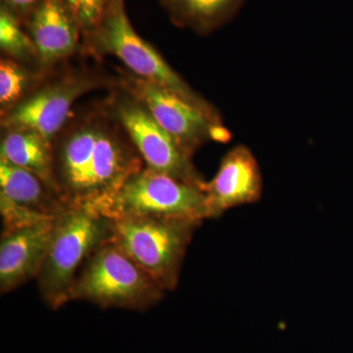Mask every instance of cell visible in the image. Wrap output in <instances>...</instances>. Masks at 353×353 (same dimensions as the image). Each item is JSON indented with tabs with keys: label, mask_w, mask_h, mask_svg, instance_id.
<instances>
[{
	"label": "cell",
	"mask_w": 353,
	"mask_h": 353,
	"mask_svg": "<svg viewBox=\"0 0 353 353\" xmlns=\"http://www.w3.org/2000/svg\"><path fill=\"white\" fill-rule=\"evenodd\" d=\"M80 27L83 43L97 32L114 0H64Z\"/></svg>",
	"instance_id": "obj_18"
},
{
	"label": "cell",
	"mask_w": 353,
	"mask_h": 353,
	"mask_svg": "<svg viewBox=\"0 0 353 353\" xmlns=\"http://www.w3.org/2000/svg\"><path fill=\"white\" fill-rule=\"evenodd\" d=\"M59 67L48 72L24 101L1 117V130H32L53 143L81 97L117 85V80L113 82L97 70Z\"/></svg>",
	"instance_id": "obj_7"
},
{
	"label": "cell",
	"mask_w": 353,
	"mask_h": 353,
	"mask_svg": "<svg viewBox=\"0 0 353 353\" xmlns=\"http://www.w3.org/2000/svg\"><path fill=\"white\" fill-rule=\"evenodd\" d=\"M0 50L2 57L41 70L38 51L24 24L3 6H0Z\"/></svg>",
	"instance_id": "obj_17"
},
{
	"label": "cell",
	"mask_w": 353,
	"mask_h": 353,
	"mask_svg": "<svg viewBox=\"0 0 353 353\" xmlns=\"http://www.w3.org/2000/svg\"><path fill=\"white\" fill-rule=\"evenodd\" d=\"M0 197L48 217H58L69 208L59 194L41 178L2 158Z\"/></svg>",
	"instance_id": "obj_13"
},
{
	"label": "cell",
	"mask_w": 353,
	"mask_h": 353,
	"mask_svg": "<svg viewBox=\"0 0 353 353\" xmlns=\"http://www.w3.org/2000/svg\"><path fill=\"white\" fill-rule=\"evenodd\" d=\"M108 99L146 167L205 188L206 181L194 167L192 157L158 124L143 102L118 83L111 88Z\"/></svg>",
	"instance_id": "obj_9"
},
{
	"label": "cell",
	"mask_w": 353,
	"mask_h": 353,
	"mask_svg": "<svg viewBox=\"0 0 353 353\" xmlns=\"http://www.w3.org/2000/svg\"><path fill=\"white\" fill-rule=\"evenodd\" d=\"M165 290L112 241L85 262L71 290V301L101 308L145 311L163 299Z\"/></svg>",
	"instance_id": "obj_5"
},
{
	"label": "cell",
	"mask_w": 353,
	"mask_h": 353,
	"mask_svg": "<svg viewBox=\"0 0 353 353\" xmlns=\"http://www.w3.org/2000/svg\"><path fill=\"white\" fill-rule=\"evenodd\" d=\"M48 72L31 68L2 57L0 60V113L1 117L24 101Z\"/></svg>",
	"instance_id": "obj_16"
},
{
	"label": "cell",
	"mask_w": 353,
	"mask_h": 353,
	"mask_svg": "<svg viewBox=\"0 0 353 353\" xmlns=\"http://www.w3.org/2000/svg\"><path fill=\"white\" fill-rule=\"evenodd\" d=\"M1 131L0 158L31 172L58 192L54 178L53 143L32 130Z\"/></svg>",
	"instance_id": "obj_14"
},
{
	"label": "cell",
	"mask_w": 353,
	"mask_h": 353,
	"mask_svg": "<svg viewBox=\"0 0 353 353\" xmlns=\"http://www.w3.org/2000/svg\"><path fill=\"white\" fill-rule=\"evenodd\" d=\"M55 221H46L2 233L0 241V292H12L38 278L54 230Z\"/></svg>",
	"instance_id": "obj_12"
},
{
	"label": "cell",
	"mask_w": 353,
	"mask_h": 353,
	"mask_svg": "<svg viewBox=\"0 0 353 353\" xmlns=\"http://www.w3.org/2000/svg\"><path fill=\"white\" fill-rule=\"evenodd\" d=\"M113 220L90 206H72L55 221L38 278L39 290L53 310L71 301L72 288L88 257L112 238Z\"/></svg>",
	"instance_id": "obj_2"
},
{
	"label": "cell",
	"mask_w": 353,
	"mask_h": 353,
	"mask_svg": "<svg viewBox=\"0 0 353 353\" xmlns=\"http://www.w3.org/2000/svg\"><path fill=\"white\" fill-rule=\"evenodd\" d=\"M204 192L211 219L230 209L259 201L263 194V176L250 148L238 145L230 150L212 180L206 182Z\"/></svg>",
	"instance_id": "obj_11"
},
{
	"label": "cell",
	"mask_w": 353,
	"mask_h": 353,
	"mask_svg": "<svg viewBox=\"0 0 353 353\" xmlns=\"http://www.w3.org/2000/svg\"><path fill=\"white\" fill-rule=\"evenodd\" d=\"M201 225L160 218L113 220L110 241L169 292L178 285L188 246Z\"/></svg>",
	"instance_id": "obj_6"
},
{
	"label": "cell",
	"mask_w": 353,
	"mask_h": 353,
	"mask_svg": "<svg viewBox=\"0 0 353 353\" xmlns=\"http://www.w3.org/2000/svg\"><path fill=\"white\" fill-rule=\"evenodd\" d=\"M82 52L97 59L112 55L130 73L173 92L208 115L222 119L217 109L190 87L157 48L136 32L128 17L124 0H114L99 29L83 41Z\"/></svg>",
	"instance_id": "obj_3"
},
{
	"label": "cell",
	"mask_w": 353,
	"mask_h": 353,
	"mask_svg": "<svg viewBox=\"0 0 353 353\" xmlns=\"http://www.w3.org/2000/svg\"><path fill=\"white\" fill-rule=\"evenodd\" d=\"M23 24L44 72L52 71L82 52V32L64 0H41Z\"/></svg>",
	"instance_id": "obj_10"
},
{
	"label": "cell",
	"mask_w": 353,
	"mask_h": 353,
	"mask_svg": "<svg viewBox=\"0 0 353 353\" xmlns=\"http://www.w3.org/2000/svg\"><path fill=\"white\" fill-rule=\"evenodd\" d=\"M90 208L112 220L160 218L201 223L211 219L204 188L145 167L112 196Z\"/></svg>",
	"instance_id": "obj_4"
},
{
	"label": "cell",
	"mask_w": 353,
	"mask_h": 353,
	"mask_svg": "<svg viewBox=\"0 0 353 353\" xmlns=\"http://www.w3.org/2000/svg\"><path fill=\"white\" fill-rule=\"evenodd\" d=\"M41 1V0H1V6L15 14L23 22Z\"/></svg>",
	"instance_id": "obj_19"
},
{
	"label": "cell",
	"mask_w": 353,
	"mask_h": 353,
	"mask_svg": "<svg viewBox=\"0 0 353 353\" xmlns=\"http://www.w3.org/2000/svg\"><path fill=\"white\" fill-rule=\"evenodd\" d=\"M172 22L208 34L233 19L245 0H159Z\"/></svg>",
	"instance_id": "obj_15"
},
{
	"label": "cell",
	"mask_w": 353,
	"mask_h": 353,
	"mask_svg": "<svg viewBox=\"0 0 353 353\" xmlns=\"http://www.w3.org/2000/svg\"><path fill=\"white\" fill-rule=\"evenodd\" d=\"M117 83L145 104L158 124L190 157L205 143H225L232 139L231 132L225 127L222 119L208 115L163 88L129 71H120Z\"/></svg>",
	"instance_id": "obj_8"
},
{
	"label": "cell",
	"mask_w": 353,
	"mask_h": 353,
	"mask_svg": "<svg viewBox=\"0 0 353 353\" xmlns=\"http://www.w3.org/2000/svg\"><path fill=\"white\" fill-rule=\"evenodd\" d=\"M58 194L72 206H94L145 167L108 97L77 108L53 141Z\"/></svg>",
	"instance_id": "obj_1"
}]
</instances>
